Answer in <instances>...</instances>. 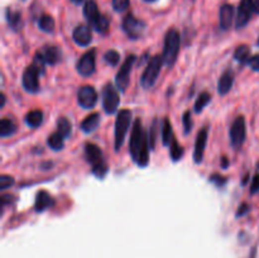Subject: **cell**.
I'll return each mask as SVG.
<instances>
[{"instance_id":"44","label":"cell","mask_w":259,"mask_h":258,"mask_svg":"<svg viewBox=\"0 0 259 258\" xmlns=\"http://www.w3.org/2000/svg\"><path fill=\"white\" fill-rule=\"evenodd\" d=\"M253 11L259 14V0H253Z\"/></svg>"},{"instance_id":"41","label":"cell","mask_w":259,"mask_h":258,"mask_svg":"<svg viewBox=\"0 0 259 258\" xmlns=\"http://www.w3.org/2000/svg\"><path fill=\"white\" fill-rule=\"evenodd\" d=\"M258 191H259V173H257V175L253 177V181H252L251 192L252 194H256V192Z\"/></svg>"},{"instance_id":"43","label":"cell","mask_w":259,"mask_h":258,"mask_svg":"<svg viewBox=\"0 0 259 258\" xmlns=\"http://www.w3.org/2000/svg\"><path fill=\"white\" fill-rule=\"evenodd\" d=\"M10 201H11L10 195H3V196H1V204H3V206L5 205V204L10 203Z\"/></svg>"},{"instance_id":"32","label":"cell","mask_w":259,"mask_h":258,"mask_svg":"<svg viewBox=\"0 0 259 258\" xmlns=\"http://www.w3.org/2000/svg\"><path fill=\"white\" fill-rule=\"evenodd\" d=\"M170 156H171V160L175 162L180 161L181 157L184 156V148L177 143L176 139H173V142L171 143V151H170Z\"/></svg>"},{"instance_id":"26","label":"cell","mask_w":259,"mask_h":258,"mask_svg":"<svg viewBox=\"0 0 259 258\" xmlns=\"http://www.w3.org/2000/svg\"><path fill=\"white\" fill-rule=\"evenodd\" d=\"M234 59L237 60L239 64H248L249 60H251V50H249V47L247 45H243V46H239V47L235 50V53H234Z\"/></svg>"},{"instance_id":"1","label":"cell","mask_w":259,"mask_h":258,"mask_svg":"<svg viewBox=\"0 0 259 258\" xmlns=\"http://www.w3.org/2000/svg\"><path fill=\"white\" fill-rule=\"evenodd\" d=\"M131 159L139 167H145L149 162V143L147 134L143 131V124L140 119H135L131 128L130 143H129Z\"/></svg>"},{"instance_id":"29","label":"cell","mask_w":259,"mask_h":258,"mask_svg":"<svg viewBox=\"0 0 259 258\" xmlns=\"http://www.w3.org/2000/svg\"><path fill=\"white\" fill-rule=\"evenodd\" d=\"M92 27H94V29L96 32H99V33H106V32L109 31V27H110V23H109V19L105 17V15H99V18L96 20H95L94 23H92Z\"/></svg>"},{"instance_id":"25","label":"cell","mask_w":259,"mask_h":258,"mask_svg":"<svg viewBox=\"0 0 259 258\" xmlns=\"http://www.w3.org/2000/svg\"><path fill=\"white\" fill-rule=\"evenodd\" d=\"M15 131H17V127L10 119H8V118L1 119V122H0V136L3 137V138L13 136Z\"/></svg>"},{"instance_id":"48","label":"cell","mask_w":259,"mask_h":258,"mask_svg":"<svg viewBox=\"0 0 259 258\" xmlns=\"http://www.w3.org/2000/svg\"><path fill=\"white\" fill-rule=\"evenodd\" d=\"M144 1H147V3H153V1H156V0H144Z\"/></svg>"},{"instance_id":"47","label":"cell","mask_w":259,"mask_h":258,"mask_svg":"<svg viewBox=\"0 0 259 258\" xmlns=\"http://www.w3.org/2000/svg\"><path fill=\"white\" fill-rule=\"evenodd\" d=\"M73 4H76V5H80V4H82L85 1V0H71Z\"/></svg>"},{"instance_id":"21","label":"cell","mask_w":259,"mask_h":258,"mask_svg":"<svg viewBox=\"0 0 259 258\" xmlns=\"http://www.w3.org/2000/svg\"><path fill=\"white\" fill-rule=\"evenodd\" d=\"M41 53H42L43 57H45L46 64L51 65V66L57 65L61 61V51L57 47H55V46H47Z\"/></svg>"},{"instance_id":"12","label":"cell","mask_w":259,"mask_h":258,"mask_svg":"<svg viewBox=\"0 0 259 258\" xmlns=\"http://www.w3.org/2000/svg\"><path fill=\"white\" fill-rule=\"evenodd\" d=\"M39 71L36 67L32 65L25 69L24 74H23V87L25 89V91L34 94V92H38L39 90Z\"/></svg>"},{"instance_id":"6","label":"cell","mask_w":259,"mask_h":258,"mask_svg":"<svg viewBox=\"0 0 259 258\" xmlns=\"http://www.w3.org/2000/svg\"><path fill=\"white\" fill-rule=\"evenodd\" d=\"M122 28L124 33L130 39H138L144 34L145 31V23L142 20L137 19L133 14H128L126 18L123 19Z\"/></svg>"},{"instance_id":"22","label":"cell","mask_w":259,"mask_h":258,"mask_svg":"<svg viewBox=\"0 0 259 258\" xmlns=\"http://www.w3.org/2000/svg\"><path fill=\"white\" fill-rule=\"evenodd\" d=\"M84 15L90 24H92V23L99 18L100 13H99L98 5H96V3H95L94 0H87L86 3H85Z\"/></svg>"},{"instance_id":"46","label":"cell","mask_w":259,"mask_h":258,"mask_svg":"<svg viewBox=\"0 0 259 258\" xmlns=\"http://www.w3.org/2000/svg\"><path fill=\"white\" fill-rule=\"evenodd\" d=\"M5 105V95L1 94V104H0V108H3Z\"/></svg>"},{"instance_id":"30","label":"cell","mask_w":259,"mask_h":258,"mask_svg":"<svg viewBox=\"0 0 259 258\" xmlns=\"http://www.w3.org/2000/svg\"><path fill=\"white\" fill-rule=\"evenodd\" d=\"M210 101H211V96H210L209 92H201V94L198 95L197 99H196L195 106H194L195 113H201Z\"/></svg>"},{"instance_id":"17","label":"cell","mask_w":259,"mask_h":258,"mask_svg":"<svg viewBox=\"0 0 259 258\" xmlns=\"http://www.w3.org/2000/svg\"><path fill=\"white\" fill-rule=\"evenodd\" d=\"M53 197L48 194L47 191H39L36 196V204H34V209L37 213H43L46 209L51 208L53 205Z\"/></svg>"},{"instance_id":"10","label":"cell","mask_w":259,"mask_h":258,"mask_svg":"<svg viewBox=\"0 0 259 258\" xmlns=\"http://www.w3.org/2000/svg\"><path fill=\"white\" fill-rule=\"evenodd\" d=\"M95 59H96V52L95 50L87 51L86 53L81 56L77 62V73L84 78H89L95 73Z\"/></svg>"},{"instance_id":"45","label":"cell","mask_w":259,"mask_h":258,"mask_svg":"<svg viewBox=\"0 0 259 258\" xmlns=\"http://www.w3.org/2000/svg\"><path fill=\"white\" fill-rule=\"evenodd\" d=\"M228 166H229L228 159H226V157H223V159H221V167H223V169H228Z\"/></svg>"},{"instance_id":"38","label":"cell","mask_w":259,"mask_h":258,"mask_svg":"<svg viewBox=\"0 0 259 258\" xmlns=\"http://www.w3.org/2000/svg\"><path fill=\"white\" fill-rule=\"evenodd\" d=\"M210 181H211L212 183H215L217 187H221L223 185H225L226 178L223 177L221 175H219V173H214L212 176H210Z\"/></svg>"},{"instance_id":"24","label":"cell","mask_w":259,"mask_h":258,"mask_svg":"<svg viewBox=\"0 0 259 258\" xmlns=\"http://www.w3.org/2000/svg\"><path fill=\"white\" fill-rule=\"evenodd\" d=\"M175 137H173V131L172 125H171L170 120L166 118L163 120V124H162V142L165 146H171V143L173 142Z\"/></svg>"},{"instance_id":"8","label":"cell","mask_w":259,"mask_h":258,"mask_svg":"<svg viewBox=\"0 0 259 258\" xmlns=\"http://www.w3.org/2000/svg\"><path fill=\"white\" fill-rule=\"evenodd\" d=\"M247 137V127H245L244 117H238L231 124L230 128V143L235 150H239L245 142Z\"/></svg>"},{"instance_id":"18","label":"cell","mask_w":259,"mask_h":258,"mask_svg":"<svg viewBox=\"0 0 259 258\" xmlns=\"http://www.w3.org/2000/svg\"><path fill=\"white\" fill-rule=\"evenodd\" d=\"M234 84V74L231 73L230 70L225 71L219 79V84H217V91L220 95H226L230 91L231 86Z\"/></svg>"},{"instance_id":"15","label":"cell","mask_w":259,"mask_h":258,"mask_svg":"<svg viewBox=\"0 0 259 258\" xmlns=\"http://www.w3.org/2000/svg\"><path fill=\"white\" fill-rule=\"evenodd\" d=\"M72 38L76 45L81 46V47H86L92 41L91 29L86 27V25H78V27L73 29Z\"/></svg>"},{"instance_id":"19","label":"cell","mask_w":259,"mask_h":258,"mask_svg":"<svg viewBox=\"0 0 259 258\" xmlns=\"http://www.w3.org/2000/svg\"><path fill=\"white\" fill-rule=\"evenodd\" d=\"M99 124H100V115L98 113L90 114L89 117L85 118L82 120V123L80 124L81 131L85 132V133H91L95 129H98Z\"/></svg>"},{"instance_id":"35","label":"cell","mask_w":259,"mask_h":258,"mask_svg":"<svg viewBox=\"0 0 259 258\" xmlns=\"http://www.w3.org/2000/svg\"><path fill=\"white\" fill-rule=\"evenodd\" d=\"M182 123H184L185 134H189L194 127V122L191 119V113L190 111H185L184 113V115H182Z\"/></svg>"},{"instance_id":"36","label":"cell","mask_w":259,"mask_h":258,"mask_svg":"<svg viewBox=\"0 0 259 258\" xmlns=\"http://www.w3.org/2000/svg\"><path fill=\"white\" fill-rule=\"evenodd\" d=\"M129 4H130V0H113V8L118 13L127 10L129 8Z\"/></svg>"},{"instance_id":"42","label":"cell","mask_w":259,"mask_h":258,"mask_svg":"<svg viewBox=\"0 0 259 258\" xmlns=\"http://www.w3.org/2000/svg\"><path fill=\"white\" fill-rule=\"evenodd\" d=\"M249 210V205L248 204H242V205L239 206V209H238L237 211V217H242V215H244V214L248 213Z\"/></svg>"},{"instance_id":"14","label":"cell","mask_w":259,"mask_h":258,"mask_svg":"<svg viewBox=\"0 0 259 258\" xmlns=\"http://www.w3.org/2000/svg\"><path fill=\"white\" fill-rule=\"evenodd\" d=\"M207 143V129L202 128L197 134V138L195 142V151H194V161L195 164H201L205 155V148Z\"/></svg>"},{"instance_id":"7","label":"cell","mask_w":259,"mask_h":258,"mask_svg":"<svg viewBox=\"0 0 259 258\" xmlns=\"http://www.w3.org/2000/svg\"><path fill=\"white\" fill-rule=\"evenodd\" d=\"M135 56L130 55L127 57V60L124 61V64L120 67L119 73L117 74V79H115V84H117L118 89L122 92L126 91L129 86V81H130V73L131 69H133V64L135 62Z\"/></svg>"},{"instance_id":"49","label":"cell","mask_w":259,"mask_h":258,"mask_svg":"<svg viewBox=\"0 0 259 258\" xmlns=\"http://www.w3.org/2000/svg\"><path fill=\"white\" fill-rule=\"evenodd\" d=\"M258 46H259V39H258Z\"/></svg>"},{"instance_id":"3","label":"cell","mask_w":259,"mask_h":258,"mask_svg":"<svg viewBox=\"0 0 259 258\" xmlns=\"http://www.w3.org/2000/svg\"><path fill=\"white\" fill-rule=\"evenodd\" d=\"M180 46H181V37L176 29H170L166 34L165 48H163V64L167 67L175 65L177 55H179Z\"/></svg>"},{"instance_id":"40","label":"cell","mask_w":259,"mask_h":258,"mask_svg":"<svg viewBox=\"0 0 259 258\" xmlns=\"http://www.w3.org/2000/svg\"><path fill=\"white\" fill-rule=\"evenodd\" d=\"M248 65L251 66V69L253 70V71H259V55H256L253 56V57H251Z\"/></svg>"},{"instance_id":"28","label":"cell","mask_w":259,"mask_h":258,"mask_svg":"<svg viewBox=\"0 0 259 258\" xmlns=\"http://www.w3.org/2000/svg\"><path fill=\"white\" fill-rule=\"evenodd\" d=\"M38 25L43 32L51 33V32H53V29H55V19H53L51 15L45 14V15H42V17L39 18Z\"/></svg>"},{"instance_id":"13","label":"cell","mask_w":259,"mask_h":258,"mask_svg":"<svg viewBox=\"0 0 259 258\" xmlns=\"http://www.w3.org/2000/svg\"><path fill=\"white\" fill-rule=\"evenodd\" d=\"M252 13H253V0H240L235 27H237L238 29L244 28L245 25L248 24L249 20H251Z\"/></svg>"},{"instance_id":"34","label":"cell","mask_w":259,"mask_h":258,"mask_svg":"<svg viewBox=\"0 0 259 258\" xmlns=\"http://www.w3.org/2000/svg\"><path fill=\"white\" fill-rule=\"evenodd\" d=\"M33 66L38 70L39 73L43 74L45 73V66H46V60L43 57V55L41 52H37L34 55V59H33Z\"/></svg>"},{"instance_id":"39","label":"cell","mask_w":259,"mask_h":258,"mask_svg":"<svg viewBox=\"0 0 259 258\" xmlns=\"http://www.w3.org/2000/svg\"><path fill=\"white\" fill-rule=\"evenodd\" d=\"M156 124H157V122H156V120H154L153 125H152V127H151V137H149V146H151L152 150H153V148L156 147V129H157Z\"/></svg>"},{"instance_id":"2","label":"cell","mask_w":259,"mask_h":258,"mask_svg":"<svg viewBox=\"0 0 259 258\" xmlns=\"http://www.w3.org/2000/svg\"><path fill=\"white\" fill-rule=\"evenodd\" d=\"M85 159L92 166V173L98 178H104L108 172V165L104 161L100 147L94 143H86L85 145Z\"/></svg>"},{"instance_id":"33","label":"cell","mask_w":259,"mask_h":258,"mask_svg":"<svg viewBox=\"0 0 259 258\" xmlns=\"http://www.w3.org/2000/svg\"><path fill=\"white\" fill-rule=\"evenodd\" d=\"M104 60L108 65L110 66H117L120 61V55L117 52V51H108V52L104 55Z\"/></svg>"},{"instance_id":"16","label":"cell","mask_w":259,"mask_h":258,"mask_svg":"<svg viewBox=\"0 0 259 258\" xmlns=\"http://www.w3.org/2000/svg\"><path fill=\"white\" fill-rule=\"evenodd\" d=\"M233 19H234V6L231 4H224L219 13V24L221 29L228 31L233 24Z\"/></svg>"},{"instance_id":"11","label":"cell","mask_w":259,"mask_h":258,"mask_svg":"<svg viewBox=\"0 0 259 258\" xmlns=\"http://www.w3.org/2000/svg\"><path fill=\"white\" fill-rule=\"evenodd\" d=\"M78 105L84 109H92L98 101V92L92 86H82L77 92Z\"/></svg>"},{"instance_id":"5","label":"cell","mask_w":259,"mask_h":258,"mask_svg":"<svg viewBox=\"0 0 259 258\" xmlns=\"http://www.w3.org/2000/svg\"><path fill=\"white\" fill-rule=\"evenodd\" d=\"M130 123L131 111L128 110V109H123L118 114L117 122H115V151H119L122 148Z\"/></svg>"},{"instance_id":"20","label":"cell","mask_w":259,"mask_h":258,"mask_svg":"<svg viewBox=\"0 0 259 258\" xmlns=\"http://www.w3.org/2000/svg\"><path fill=\"white\" fill-rule=\"evenodd\" d=\"M5 18L9 27H10L13 31H19V29H22L23 20H22V14H20V11L13 10V9H6Z\"/></svg>"},{"instance_id":"37","label":"cell","mask_w":259,"mask_h":258,"mask_svg":"<svg viewBox=\"0 0 259 258\" xmlns=\"http://www.w3.org/2000/svg\"><path fill=\"white\" fill-rule=\"evenodd\" d=\"M13 183H14V178L11 177V176L3 175L0 177V190H6L8 187H10Z\"/></svg>"},{"instance_id":"23","label":"cell","mask_w":259,"mask_h":258,"mask_svg":"<svg viewBox=\"0 0 259 258\" xmlns=\"http://www.w3.org/2000/svg\"><path fill=\"white\" fill-rule=\"evenodd\" d=\"M43 122V113L41 110H32L25 115V123L31 128H38Z\"/></svg>"},{"instance_id":"9","label":"cell","mask_w":259,"mask_h":258,"mask_svg":"<svg viewBox=\"0 0 259 258\" xmlns=\"http://www.w3.org/2000/svg\"><path fill=\"white\" fill-rule=\"evenodd\" d=\"M119 101L120 97L117 89H114V86H113L112 84H108L103 90V108L104 110H105V113H115V110H117L118 106H119Z\"/></svg>"},{"instance_id":"4","label":"cell","mask_w":259,"mask_h":258,"mask_svg":"<svg viewBox=\"0 0 259 258\" xmlns=\"http://www.w3.org/2000/svg\"><path fill=\"white\" fill-rule=\"evenodd\" d=\"M162 65H163V57H161L159 55L154 56V57L149 60L144 73H143L142 78H140V84H142L144 89H151L152 86L156 84L159 73H161Z\"/></svg>"},{"instance_id":"31","label":"cell","mask_w":259,"mask_h":258,"mask_svg":"<svg viewBox=\"0 0 259 258\" xmlns=\"http://www.w3.org/2000/svg\"><path fill=\"white\" fill-rule=\"evenodd\" d=\"M57 129H59V133L62 134L64 138H67V137H70L71 134V129H72V125L66 118H60L59 122H57Z\"/></svg>"},{"instance_id":"27","label":"cell","mask_w":259,"mask_h":258,"mask_svg":"<svg viewBox=\"0 0 259 258\" xmlns=\"http://www.w3.org/2000/svg\"><path fill=\"white\" fill-rule=\"evenodd\" d=\"M64 141L65 138L62 137V134H60L59 132H56V133H52L50 137H48L47 143L53 151H61L65 146Z\"/></svg>"}]
</instances>
